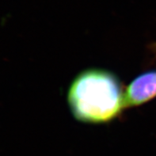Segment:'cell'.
<instances>
[{
  "label": "cell",
  "mask_w": 156,
  "mask_h": 156,
  "mask_svg": "<svg viewBox=\"0 0 156 156\" xmlns=\"http://www.w3.org/2000/svg\"><path fill=\"white\" fill-rule=\"evenodd\" d=\"M125 91L118 78L103 69L82 71L67 91V102L76 120L103 124L117 118L125 107Z\"/></svg>",
  "instance_id": "1"
},
{
  "label": "cell",
  "mask_w": 156,
  "mask_h": 156,
  "mask_svg": "<svg viewBox=\"0 0 156 156\" xmlns=\"http://www.w3.org/2000/svg\"><path fill=\"white\" fill-rule=\"evenodd\" d=\"M125 107L141 105L156 97V70L141 74L125 90Z\"/></svg>",
  "instance_id": "2"
}]
</instances>
